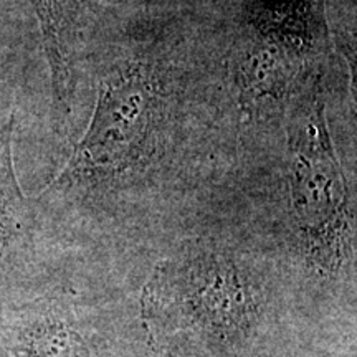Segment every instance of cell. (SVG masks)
<instances>
[{
  "instance_id": "3",
  "label": "cell",
  "mask_w": 357,
  "mask_h": 357,
  "mask_svg": "<svg viewBox=\"0 0 357 357\" xmlns=\"http://www.w3.org/2000/svg\"><path fill=\"white\" fill-rule=\"evenodd\" d=\"M151 105L153 89L139 73L108 79L86 134L52 185L108 177L136 162L144 147Z\"/></svg>"
},
{
  "instance_id": "1",
  "label": "cell",
  "mask_w": 357,
  "mask_h": 357,
  "mask_svg": "<svg viewBox=\"0 0 357 357\" xmlns=\"http://www.w3.org/2000/svg\"><path fill=\"white\" fill-rule=\"evenodd\" d=\"M141 319L166 357H253L260 301L230 253L199 247L154 268L142 288Z\"/></svg>"
},
{
  "instance_id": "4",
  "label": "cell",
  "mask_w": 357,
  "mask_h": 357,
  "mask_svg": "<svg viewBox=\"0 0 357 357\" xmlns=\"http://www.w3.org/2000/svg\"><path fill=\"white\" fill-rule=\"evenodd\" d=\"M2 357H101L75 312L56 301L35 303L0 321Z\"/></svg>"
},
{
  "instance_id": "7",
  "label": "cell",
  "mask_w": 357,
  "mask_h": 357,
  "mask_svg": "<svg viewBox=\"0 0 357 357\" xmlns=\"http://www.w3.org/2000/svg\"><path fill=\"white\" fill-rule=\"evenodd\" d=\"M243 98L255 101L284 89L288 82V61L275 47H255L243 58L240 68Z\"/></svg>"
},
{
  "instance_id": "2",
  "label": "cell",
  "mask_w": 357,
  "mask_h": 357,
  "mask_svg": "<svg viewBox=\"0 0 357 357\" xmlns=\"http://www.w3.org/2000/svg\"><path fill=\"white\" fill-rule=\"evenodd\" d=\"M291 151V207L303 250L319 273H334L349 252L352 213L321 102L298 119Z\"/></svg>"
},
{
  "instance_id": "6",
  "label": "cell",
  "mask_w": 357,
  "mask_h": 357,
  "mask_svg": "<svg viewBox=\"0 0 357 357\" xmlns=\"http://www.w3.org/2000/svg\"><path fill=\"white\" fill-rule=\"evenodd\" d=\"M15 118L0 126V252L25 238L30 229V205L17 181L12 158Z\"/></svg>"
},
{
  "instance_id": "5",
  "label": "cell",
  "mask_w": 357,
  "mask_h": 357,
  "mask_svg": "<svg viewBox=\"0 0 357 357\" xmlns=\"http://www.w3.org/2000/svg\"><path fill=\"white\" fill-rule=\"evenodd\" d=\"M42 32L45 55L52 77L55 121L70 113L75 71L89 22V0H29Z\"/></svg>"
}]
</instances>
